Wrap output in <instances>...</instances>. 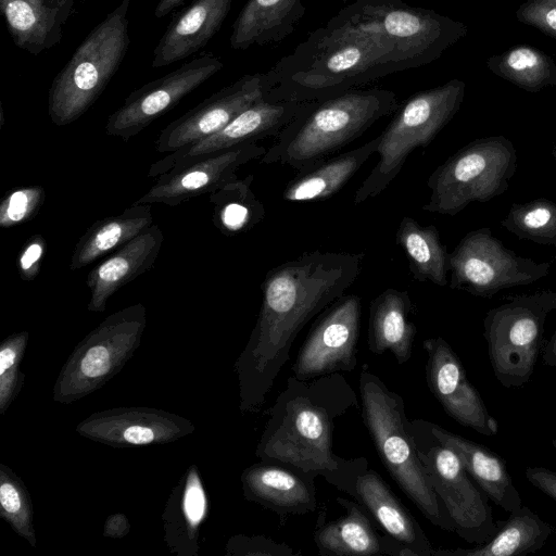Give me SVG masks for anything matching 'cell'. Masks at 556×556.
<instances>
[{
  "instance_id": "obj_11",
  "label": "cell",
  "mask_w": 556,
  "mask_h": 556,
  "mask_svg": "<svg viewBox=\"0 0 556 556\" xmlns=\"http://www.w3.org/2000/svg\"><path fill=\"white\" fill-rule=\"evenodd\" d=\"M556 311V291L517 295L491 308L483 319V337L493 374L505 388L529 382L544 349V325Z\"/></svg>"
},
{
  "instance_id": "obj_6",
  "label": "cell",
  "mask_w": 556,
  "mask_h": 556,
  "mask_svg": "<svg viewBox=\"0 0 556 556\" xmlns=\"http://www.w3.org/2000/svg\"><path fill=\"white\" fill-rule=\"evenodd\" d=\"M129 5L123 0L94 26L52 80L48 113L56 126L84 115L115 75L130 43Z\"/></svg>"
},
{
  "instance_id": "obj_38",
  "label": "cell",
  "mask_w": 556,
  "mask_h": 556,
  "mask_svg": "<svg viewBox=\"0 0 556 556\" xmlns=\"http://www.w3.org/2000/svg\"><path fill=\"white\" fill-rule=\"evenodd\" d=\"M0 517L17 535L36 547L30 494L23 480L4 464H0Z\"/></svg>"
},
{
  "instance_id": "obj_33",
  "label": "cell",
  "mask_w": 556,
  "mask_h": 556,
  "mask_svg": "<svg viewBox=\"0 0 556 556\" xmlns=\"http://www.w3.org/2000/svg\"><path fill=\"white\" fill-rule=\"evenodd\" d=\"M498 530L483 544L471 548L434 549V556H521L542 548L555 528L528 506L497 521Z\"/></svg>"
},
{
  "instance_id": "obj_48",
  "label": "cell",
  "mask_w": 556,
  "mask_h": 556,
  "mask_svg": "<svg viewBox=\"0 0 556 556\" xmlns=\"http://www.w3.org/2000/svg\"><path fill=\"white\" fill-rule=\"evenodd\" d=\"M49 5L58 9L67 16L71 15L74 0H45Z\"/></svg>"
},
{
  "instance_id": "obj_39",
  "label": "cell",
  "mask_w": 556,
  "mask_h": 556,
  "mask_svg": "<svg viewBox=\"0 0 556 556\" xmlns=\"http://www.w3.org/2000/svg\"><path fill=\"white\" fill-rule=\"evenodd\" d=\"M29 332H14L0 344V415H4L18 396L25 381L21 371Z\"/></svg>"
},
{
  "instance_id": "obj_29",
  "label": "cell",
  "mask_w": 556,
  "mask_h": 556,
  "mask_svg": "<svg viewBox=\"0 0 556 556\" xmlns=\"http://www.w3.org/2000/svg\"><path fill=\"white\" fill-rule=\"evenodd\" d=\"M305 11L303 0H248L232 25L230 47L245 50L280 42L293 33Z\"/></svg>"
},
{
  "instance_id": "obj_42",
  "label": "cell",
  "mask_w": 556,
  "mask_h": 556,
  "mask_svg": "<svg viewBox=\"0 0 556 556\" xmlns=\"http://www.w3.org/2000/svg\"><path fill=\"white\" fill-rule=\"evenodd\" d=\"M517 18L556 38V0H526L517 11Z\"/></svg>"
},
{
  "instance_id": "obj_2",
  "label": "cell",
  "mask_w": 556,
  "mask_h": 556,
  "mask_svg": "<svg viewBox=\"0 0 556 556\" xmlns=\"http://www.w3.org/2000/svg\"><path fill=\"white\" fill-rule=\"evenodd\" d=\"M358 399L341 372L309 380L293 374L266 410L268 419L255 448L261 460L293 467L314 479L323 477L354 498L357 478L369 466L365 457L346 459L333 451L336 420Z\"/></svg>"
},
{
  "instance_id": "obj_7",
  "label": "cell",
  "mask_w": 556,
  "mask_h": 556,
  "mask_svg": "<svg viewBox=\"0 0 556 556\" xmlns=\"http://www.w3.org/2000/svg\"><path fill=\"white\" fill-rule=\"evenodd\" d=\"M466 85L454 78L410 96L380 134L378 161L354 194V204L379 195L416 148H426L459 111Z\"/></svg>"
},
{
  "instance_id": "obj_12",
  "label": "cell",
  "mask_w": 556,
  "mask_h": 556,
  "mask_svg": "<svg viewBox=\"0 0 556 556\" xmlns=\"http://www.w3.org/2000/svg\"><path fill=\"white\" fill-rule=\"evenodd\" d=\"M417 453L430 483L445 506L456 532L470 544H483L498 530L489 497L469 476L459 457L431 431L430 421H412Z\"/></svg>"
},
{
  "instance_id": "obj_43",
  "label": "cell",
  "mask_w": 556,
  "mask_h": 556,
  "mask_svg": "<svg viewBox=\"0 0 556 556\" xmlns=\"http://www.w3.org/2000/svg\"><path fill=\"white\" fill-rule=\"evenodd\" d=\"M46 250V239L39 233L29 237L22 245L16 264L20 276L24 281H31L38 276Z\"/></svg>"
},
{
  "instance_id": "obj_19",
  "label": "cell",
  "mask_w": 556,
  "mask_h": 556,
  "mask_svg": "<svg viewBox=\"0 0 556 556\" xmlns=\"http://www.w3.org/2000/svg\"><path fill=\"white\" fill-rule=\"evenodd\" d=\"M308 104L309 102H270L264 98L237 115L218 132L192 146L180 148L153 163L148 175L155 179L173 168L205 155L276 137Z\"/></svg>"
},
{
  "instance_id": "obj_9",
  "label": "cell",
  "mask_w": 556,
  "mask_h": 556,
  "mask_svg": "<svg viewBox=\"0 0 556 556\" xmlns=\"http://www.w3.org/2000/svg\"><path fill=\"white\" fill-rule=\"evenodd\" d=\"M339 13L390 40L394 72L434 62L468 33L459 21L402 0H355Z\"/></svg>"
},
{
  "instance_id": "obj_21",
  "label": "cell",
  "mask_w": 556,
  "mask_h": 556,
  "mask_svg": "<svg viewBox=\"0 0 556 556\" xmlns=\"http://www.w3.org/2000/svg\"><path fill=\"white\" fill-rule=\"evenodd\" d=\"M336 501L345 514L326 522L325 505L314 530V542L321 556H415V553L390 535L380 534L368 511L358 502L344 497Z\"/></svg>"
},
{
  "instance_id": "obj_15",
  "label": "cell",
  "mask_w": 556,
  "mask_h": 556,
  "mask_svg": "<svg viewBox=\"0 0 556 556\" xmlns=\"http://www.w3.org/2000/svg\"><path fill=\"white\" fill-rule=\"evenodd\" d=\"M224 67L205 53L130 92L106 121L105 132L127 142Z\"/></svg>"
},
{
  "instance_id": "obj_40",
  "label": "cell",
  "mask_w": 556,
  "mask_h": 556,
  "mask_svg": "<svg viewBox=\"0 0 556 556\" xmlns=\"http://www.w3.org/2000/svg\"><path fill=\"white\" fill-rule=\"evenodd\" d=\"M46 199L40 186L22 187L7 192L0 202V226L11 228L31 219Z\"/></svg>"
},
{
  "instance_id": "obj_24",
  "label": "cell",
  "mask_w": 556,
  "mask_h": 556,
  "mask_svg": "<svg viewBox=\"0 0 556 556\" xmlns=\"http://www.w3.org/2000/svg\"><path fill=\"white\" fill-rule=\"evenodd\" d=\"M233 0H195L172 18L153 51L152 68L187 59L220 29Z\"/></svg>"
},
{
  "instance_id": "obj_36",
  "label": "cell",
  "mask_w": 556,
  "mask_h": 556,
  "mask_svg": "<svg viewBox=\"0 0 556 556\" xmlns=\"http://www.w3.org/2000/svg\"><path fill=\"white\" fill-rule=\"evenodd\" d=\"M496 76L529 92L556 86V63L547 53L531 46H516L486 60Z\"/></svg>"
},
{
  "instance_id": "obj_14",
  "label": "cell",
  "mask_w": 556,
  "mask_h": 556,
  "mask_svg": "<svg viewBox=\"0 0 556 556\" xmlns=\"http://www.w3.org/2000/svg\"><path fill=\"white\" fill-rule=\"evenodd\" d=\"M362 300L343 294L329 305L311 328L299 350L292 374L309 380L334 372H351L357 365Z\"/></svg>"
},
{
  "instance_id": "obj_23",
  "label": "cell",
  "mask_w": 556,
  "mask_h": 556,
  "mask_svg": "<svg viewBox=\"0 0 556 556\" xmlns=\"http://www.w3.org/2000/svg\"><path fill=\"white\" fill-rule=\"evenodd\" d=\"M163 240L159 225L152 224L92 267L86 279L91 293L87 309L104 312L108 301L116 291L152 268Z\"/></svg>"
},
{
  "instance_id": "obj_8",
  "label": "cell",
  "mask_w": 556,
  "mask_h": 556,
  "mask_svg": "<svg viewBox=\"0 0 556 556\" xmlns=\"http://www.w3.org/2000/svg\"><path fill=\"white\" fill-rule=\"evenodd\" d=\"M517 167V153L506 137L476 139L456 151L429 176L431 190L422 210L454 216L472 202L504 193Z\"/></svg>"
},
{
  "instance_id": "obj_46",
  "label": "cell",
  "mask_w": 556,
  "mask_h": 556,
  "mask_svg": "<svg viewBox=\"0 0 556 556\" xmlns=\"http://www.w3.org/2000/svg\"><path fill=\"white\" fill-rule=\"evenodd\" d=\"M543 363L556 367V328L542 352Z\"/></svg>"
},
{
  "instance_id": "obj_1",
  "label": "cell",
  "mask_w": 556,
  "mask_h": 556,
  "mask_svg": "<svg viewBox=\"0 0 556 556\" xmlns=\"http://www.w3.org/2000/svg\"><path fill=\"white\" fill-rule=\"evenodd\" d=\"M364 253L306 251L270 269L250 338L233 364L239 409L258 412L305 325L355 282Z\"/></svg>"
},
{
  "instance_id": "obj_5",
  "label": "cell",
  "mask_w": 556,
  "mask_h": 556,
  "mask_svg": "<svg viewBox=\"0 0 556 556\" xmlns=\"http://www.w3.org/2000/svg\"><path fill=\"white\" fill-rule=\"evenodd\" d=\"M358 389L363 421L381 463L401 491L432 525L454 532L452 519L418 456L403 397L390 390L366 364L361 371Z\"/></svg>"
},
{
  "instance_id": "obj_27",
  "label": "cell",
  "mask_w": 556,
  "mask_h": 556,
  "mask_svg": "<svg viewBox=\"0 0 556 556\" xmlns=\"http://www.w3.org/2000/svg\"><path fill=\"white\" fill-rule=\"evenodd\" d=\"M433 434L457 454L469 476L489 500L507 513L522 507L521 496L509 475L506 462L489 447L430 422Z\"/></svg>"
},
{
  "instance_id": "obj_37",
  "label": "cell",
  "mask_w": 556,
  "mask_h": 556,
  "mask_svg": "<svg viewBox=\"0 0 556 556\" xmlns=\"http://www.w3.org/2000/svg\"><path fill=\"white\" fill-rule=\"evenodd\" d=\"M501 224L519 239L556 245V203L551 200L514 203Z\"/></svg>"
},
{
  "instance_id": "obj_13",
  "label": "cell",
  "mask_w": 556,
  "mask_h": 556,
  "mask_svg": "<svg viewBox=\"0 0 556 556\" xmlns=\"http://www.w3.org/2000/svg\"><path fill=\"white\" fill-rule=\"evenodd\" d=\"M549 267L507 249L489 227L467 232L448 253L450 287L481 298L533 283L546 277Z\"/></svg>"
},
{
  "instance_id": "obj_30",
  "label": "cell",
  "mask_w": 556,
  "mask_h": 556,
  "mask_svg": "<svg viewBox=\"0 0 556 556\" xmlns=\"http://www.w3.org/2000/svg\"><path fill=\"white\" fill-rule=\"evenodd\" d=\"M380 140L379 135L353 150L320 162L308 170L296 173L287 184L282 199L288 202H312L330 198L377 152Z\"/></svg>"
},
{
  "instance_id": "obj_17",
  "label": "cell",
  "mask_w": 556,
  "mask_h": 556,
  "mask_svg": "<svg viewBox=\"0 0 556 556\" xmlns=\"http://www.w3.org/2000/svg\"><path fill=\"white\" fill-rule=\"evenodd\" d=\"M266 93L265 73L243 75L170 122L155 142L157 152L172 153L218 132Z\"/></svg>"
},
{
  "instance_id": "obj_32",
  "label": "cell",
  "mask_w": 556,
  "mask_h": 556,
  "mask_svg": "<svg viewBox=\"0 0 556 556\" xmlns=\"http://www.w3.org/2000/svg\"><path fill=\"white\" fill-rule=\"evenodd\" d=\"M153 224L150 204H134L117 215L96 220L78 239L70 268L80 269L112 253Z\"/></svg>"
},
{
  "instance_id": "obj_22",
  "label": "cell",
  "mask_w": 556,
  "mask_h": 556,
  "mask_svg": "<svg viewBox=\"0 0 556 556\" xmlns=\"http://www.w3.org/2000/svg\"><path fill=\"white\" fill-rule=\"evenodd\" d=\"M243 496L281 518L305 515L318 507L314 478L287 465L261 460L240 477Z\"/></svg>"
},
{
  "instance_id": "obj_34",
  "label": "cell",
  "mask_w": 556,
  "mask_h": 556,
  "mask_svg": "<svg viewBox=\"0 0 556 556\" xmlns=\"http://www.w3.org/2000/svg\"><path fill=\"white\" fill-rule=\"evenodd\" d=\"M395 241L405 253L415 280L441 287L447 285L448 253L435 226H421L405 216L397 227Z\"/></svg>"
},
{
  "instance_id": "obj_49",
  "label": "cell",
  "mask_w": 556,
  "mask_h": 556,
  "mask_svg": "<svg viewBox=\"0 0 556 556\" xmlns=\"http://www.w3.org/2000/svg\"><path fill=\"white\" fill-rule=\"evenodd\" d=\"M551 444L556 450V437L554 439H552Z\"/></svg>"
},
{
  "instance_id": "obj_3",
  "label": "cell",
  "mask_w": 556,
  "mask_h": 556,
  "mask_svg": "<svg viewBox=\"0 0 556 556\" xmlns=\"http://www.w3.org/2000/svg\"><path fill=\"white\" fill-rule=\"evenodd\" d=\"M393 46L380 31L339 12L265 72L270 102H313L395 73Z\"/></svg>"
},
{
  "instance_id": "obj_44",
  "label": "cell",
  "mask_w": 556,
  "mask_h": 556,
  "mask_svg": "<svg viewBox=\"0 0 556 556\" xmlns=\"http://www.w3.org/2000/svg\"><path fill=\"white\" fill-rule=\"evenodd\" d=\"M527 480L543 492L546 496L556 502V471L542 466L528 467L526 469Z\"/></svg>"
},
{
  "instance_id": "obj_35",
  "label": "cell",
  "mask_w": 556,
  "mask_h": 556,
  "mask_svg": "<svg viewBox=\"0 0 556 556\" xmlns=\"http://www.w3.org/2000/svg\"><path fill=\"white\" fill-rule=\"evenodd\" d=\"M253 174L235 178L210 193L214 226L225 236L247 232L265 217L264 204L252 190Z\"/></svg>"
},
{
  "instance_id": "obj_31",
  "label": "cell",
  "mask_w": 556,
  "mask_h": 556,
  "mask_svg": "<svg viewBox=\"0 0 556 556\" xmlns=\"http://www.w3.org/2000/svg\"><path fill=\"white\" fill-rule=\"evenodd\" d=\"M0 11L14 45L35 55L61 41L70 17L45 0H0Z\"/></svg>"
},
{
  "instance_id": "obj_25",
  "label": "cell",
  "mask_w": 556,
  "mask_h": 556,
  "mask_svg": "<svg viewBox=\"0 0 556 556\" xmlns=\"http://www.w3.org/2000/svg\"><path fill=\"white\" fill-rule=\"evenodd\" d=\"M207 515V494L198 467L191 465L174 486L162 515L164 541L170 553L198 556L200 529Z\"/></svg>"
},
{
  "instance_id": "obj_20",
  "label": "cell",
  "mask_w": 556,
  "mask_h": 556,
  "mask_svg": "<svg viewBox=\"0 0 556 556\" xmlns=\"http://www.w3.org/2000/svg\"><path fill=\"white\" fill-rule=\"evenodd\" d=\"M267 149L256 143L239 144L218 151L155 178V184L134 204L176 206L192 198L210 194L237 178L242 165L262 157Z\"/></svg>"
},
{
  "instance_id": "obj_28",
  "label": "cell",
  "mask_w": 556,
  "mask_h": 556,
  "mask_svg": "<svg viewBox=\"0 0 556 556\" xmlns=\"http://www.w3.org/2000/svg\"><path fill=\"white\" fill-rule=\"evenodd\" d=\"M413 303L406 290L388 288L369 306L367 344L375 355L389 351L399 365L413 354L417 327L412 320Z\"/></svg>"
},
{
  "instance_id": "obj_45",
  "label": "cell",
  "mask_w": 556,
  "mask_h": 556,
  "mask_svg": "<svg viewBox=\"0 0 556 556\" xmlns=\"http://www.w3.org/2000/svg\"><path fill=\"white\" fill-rule=\"evenodd\" d=\"M130 532V522L125 514L110 515L103 527V535L110 539H123Z\"/></svg>"
},
{
  "instance_id": "obj_18",
  "label": "cell",
  "mask_w": 556,
  "mask_h": 556,
  "mask_svg": "<svg viewBox=\"0 0 556 556\" xmlns=\"http://www.w3.org/2000/svg\"><path fill=\"white\" fill-rule=\"evenodd\" d=\"M89 440L112 447L166 444L194 431L187 418L164 409L123 406L96 412L75 428Z\"/></svg>"
},
{
  "instance_id": "obj_10",
  "label": "cell",
  "mask_w": 556,
  "mask_h": 556,
  "mask_svg": "<svg viewBox=\"0 0 556 556\" xmlns=\"http://www.w3.org/2000/svg\"><path fill=\"white\" fill-rule=\"evenodd\" d=\"M147 326L141 303L105 317L74 348L52 388V400L71 404L101 389L139 348Z\"/></svg>"
},
{
  "instance_id": "obj_50",
  "label": "cell",
  "mask_w": 556,
  "mask_h": 556,
  "mask_svg": "<svg viewBox=\"0 0 556 556\" xmlns=\"http://www.w3.org/2000/svg\"><path fill=\"white\" fill-rule=\"evenodd\" d=\"M553 155H554V157H555V160H556V147H555V148H554V150H553Z\"/></svg>"
},
{
  "instance_id": "obj_4",
  "label": "cell",
  "mask_w": 556,
  "mask_h": 556,
  "mask_svg": "<svg viewBox=\"0 0 556 556\" xmlns=\"http://www.w3.org/2000/svg\"><path fill=\"white\" fill-rule=\"evenodd\" d=\"M395 92L384 88H357L313 101L276 137L261 157L296 173L308 170L361 137L379 119L395 113Z\"/></svg>"
},
{
  "instance_id": "obj_41",
  "label": "cell",
  "mask_w": 556,
  "mask_h": 556,
  "mask_svg": "<svg viewBox=\"0 0 556 556\" xmlns=\"http://www.w3.org/2000/svg\"><path fill=\"white\" fill-rule=\"evenodd\" d=\"M228 556H295L293 547L264 535H232L225 548Z\"/></svg>"
},
{
  "instance_id": "obj_26",
  "label": "cell",
  "mask_w": 556,
  "mask_h": 556,
  "mask_svg": "<svg viewBox=\"0 0 556 556\" xmlns=\"http://www.w3.org/2000/svg\"><path fill=\"white\" fill-rule=\"evenodd\" d=\"M354 500L388 535L412 549L415 556H434L435 548L418 521L378 472L368 468L357 478Z\"/></svg>"
},
{
  "instance_id": "obj_47",
  "label": "cell",
  "mask_w": 556,
  "mask_h": 556,
  "mask_svg": "<svg viewBox=\"0 0 556 556\" xmlns=\"http://www.w3.org/2000/svg\"><path fill=\"white\" fill-rule=\"evenodd\" d=\"M186 1L187 0H160L154 9V15L157 18H162Z\"/></svg>"
},
{
  "instance_id": "obj_16",
  "label": "cell",
  "mask_w": 556,
  "mask_h": 556,
  "mask_svg": "<svg viewBox=\"0 0 556 556\" xmlns=\"http://www.w3.org/2000/svg\"><path fill=\"white\" fill-rule=\"evenodd\" d=\"M424 349L427 353V386L444 412L459 425L480 434H497L498 421L489 412L447 341L442 337L428 338L424 341Z\"/></svg>"
}]
</instances>
